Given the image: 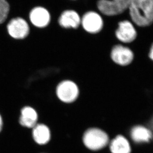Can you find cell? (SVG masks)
<instances>
[{"mask_svg":"<svg viewBox=\"0 0 153 153\" xmlns=\"http://www.w3.org/2000/svg\"><path fill=\"white\" fill-rule=\"evenodd\" d=\"M81 23L86 32L91 33H97L101 31L103 21L101 16L94 12H89L83 16Z\"/></svg>","mask_w":153,"mask_h":153,"instance_id":"obj_6","label":"cell"},{"mask_svg":"<svg viewBox=\"0 0 153 153\" xmlns=\"http://www.w3.org/2000/svg\"><path fill=\"white\" fill-rule=\"evenodd\" d=\"M111 57L112 60L117 65L127 66L133 61L134 54L129 48L116 45L111 50Z\"/></svg>","mask_w":153,"mask_h":153,"instance_id":"obj_5","label":"cell"},{"mask_svg":"<svg viewBox=\"0 0 153 153\" xmlns=\"http://www.w3.org/2000/svg\"><path fill=\"white\" fill-rule=\"evenodd\" d=\"M10 7L6 0H0V24L4 22L9 14Z\"/></svg>","mask_w":153,"mask_h":153,"instance_id":"obj_15","label":"cell"},{"mask_svg":"<svg viewBox=\"0 0 153 153\" xmlns=\"http://www.w3.org/2000/svg\"><path fill=\"white\" fill-rule=\"evenodd\" d=\"M28 24L23 19L16 18L11 20L7 26V31L10 36L16 39H23L29 33Z\"/></svg>","mask_w":153,"mask_h":153,"instance_id":"obj_8","label":"cell"},{"mask_svg":"<svg viewBox=\"0 0 153 153\" xmlns=\"http://www.w3.org/2000/svg\"><path fill=\"white\" fill-rule=\"evenodd\" d=\"M132 20L139 26H150L153 22V3L151 0H131L128 7Z\"/></svg>","mask_w":153,"mask_h":153,"instance_id":"obj_1","label":"cell"},{"mask_svg":"<svg viewBox=\"0 0 153 153\" xmlns=\"http://www.w3.org/2000/svg\"><path fill=\"white\" fill-rule=\"evenodd\" d=\"M148 127L150 129L151 131L152 132V135H153L152 139H153V116L149 122V125H148Z\"/></svg>","mask_w":153,"mask_h":153,"instance_id":"obj_16","label":"cell"},{"mask_svg":"<svg viewBox=\"0 0 153 153\" xmlns=\"http://www.w3.org/2000/svg\"><path fill=\"white\" fill-rule=\"evenodd\" d=\"M32 137L37 144L46 145L51 140V131L44 124H37L32 128Z\"/></svg>","mask_w":153,"mask_h":153,"instance_id":"obj_10","label":"cell"},{"mask_svg":"<svg viewBox=\"0 0 153 153\" xmlns=\"http://www.w3.org/2000/svg\"><path fill=\"white\" fill-rule=\"evenodd\" d=\"M151 1H152V2H153V0H151Z\"/></svg>","mask_w":153,"mask_h":153,"instance_id":"obj_19","label":"cell"},{"mask_svg":"<svg viewBox=\"0 0 153 153\" xmlns=\"http://www.w3.org/2000/svg\"><path fill=\"white\" fill-rule=\"evenodd\" d=\"M83 141L88 149L96 151L105 147L108 144L109 138L103 130L98 128H91L85 132Z\"/></svg>","mask_w":153,"mask_h":153,"instance_id":"obj_2","label":"cell"},{"mask_svg":"<svg viewBox=\"0 0 153 153\" xmlns=\"http://www.w3.org/2000/svg\"><path fill=\"white\" fill-rule=\"evenodd\" d=\"M130 136L136 143H148L153 138L152 132L148 127L136 125L132 127L130 131Z\"/></svg>","mask_w":153,"mask_h":153,"instance_id":"obj_13","label":"cell"},{"mask_svg":"<svg viewBox=\"0 0 153 153\" xmlns=\"http://www.w3.org/2000/svg\"><path fill=\"white\" fill-rule=\"evenodd\" d=\"M117 39L124 43H130L137 37V32L133 25L128 20L119 22V28L116 32Z\"/></svg>","mask_w":153,"mask_h":153,"instance_id":"obj_7","label":"cell"},{"mask_svg":"<svg viewBox=\"0 0 153 153\" xmlns=\"http://www.w3.org/2000/svg\"><path fill=\"white\" fill-rule=\"evenodd\" d=\"M131 1V0H99L97 7L104 15L116 16L128 9Z\"/></svg>","mask_w":153,"mask_h":153,"instance_id":"obj_3","label":"cell"},{"mask_svg":"<svg viewBox=\"0 0 153 153\" xmlns=\"http://www.w3.org/2000/svg\"><path fill=\"white\" fill-rule=\"evenodd\" d=\"M31 22L35 26L43 28L48 25L50 16L48 11L43 8L37 7L33 9L30 14Z\"/></svg>","mask_w":153,"mask_h":153,"instance_id":"obj_11","label":"cell"},{"mask_svg":"<svg viewBox=\"0 0 153 153\" xmlns=\"http://www.w3.org/2000/svg\"><path fill=\"white\" fill-rule=\"evenodd\" d=\"M79 88L73 81L65 80L61 82L56 88V94L59 99L66 104L72 103L78 98Z\"/></svg>","mask_w":153,"mask_h":153,"instance_id":"obj_4","label":"cell"},{"mask_svg":"<svg viewBox=\"0 0 153 153\" xmlns=\"http://www.w3.org/2000/svg\"><path fill=\"white\" fill-rule=\"evenodd\" d=\"M38 116L36 110L31 106H25L20 111L19 124L28 128H33L37 124Z\"/></svg>","mask_w":153,"mask_h":153,"instance_id":"obj_9","label":"cell"},{"mask_svg":"<svg viewBox=\"0 0 153 153\" xmlns=\"http://www.w3.org/2000/svg\"><path fill=\"white\" fill-rule=\"evenodd\" d=\"M149 58L152 60L153 61V44H152V46L151 47L150 50L149 52Z\"/></svg>","mask_w":153,"mask_h":153,"instance_id":"obj_17","label":"cell"},{"mask_svg":"<svg viewBox=\"0 0 153 153\" xmlns=\"http://www.w3.org/2000/svg\"><path fill=\"white\" fill-rule=\"evenodd\" d=\"M3 118H2V117H1V114H0V132H1V130H2V129H3Z\"/></svg>","mask_w":153,"mask_h":153,"instance_id":"obj_18","label":"cell"},{"mask_svg":"<svg viewBox=\"0 0 153 153\" xmlns=\"http://www.w3.org/2000/svg\"><path fill=\"white\" fill-rule=\"evenodd\" d=\"M59 25L65 28H77L81 23V19L76 12L72 10H66L59 17Z\"/></svg>","mask_w":153,"mask_h":153,"instance_id":"obj_12","label":"cell"},{"mask_svg":"<svg viewBox=\"0 0 153 153\" xmlns=\"http://www.w3.org/2000/svg\"><path fill=\"white\" fill-rule=\"evenodd\" d=\"M112 153H130L131 148L128 141L122 135H118L110 144Z\"/></svg>","mask_w":153,"mask_h":153,"instance_id":"obj_14","label":"cell"}]
</instances>
